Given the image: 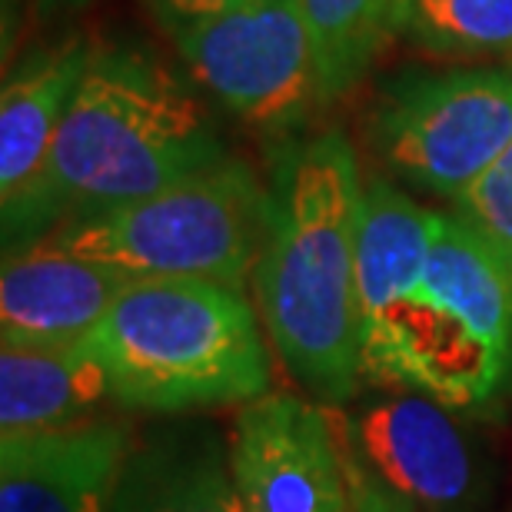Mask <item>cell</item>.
<instances>
[{"mask_svg": "<svg viewBox=\"0 0 512 512\" xmlns=\"http://www.w3.org/2000/svg\"><path fill=\"white\" fill-rule=\"evenodd\" d=\"M363 200L360 163L343 133L286 147L266 190L256 306L286 370L326 406H346L363 383Z\"/></svg>", "mask_w": 512, "mask_h": 512, "instance_id": "obj_1", "label": "cell"}, {"mask_svg": "<svg viewBox=\"0 0 512 512\" xmlns=\"http://www.w3.org/2000/svg\"><path fill=\"white\" fill-rule=\"evenodd\" d=\"M220 160L227 150L207 107L167 64L127 44L90 47L54 153L57 227L143 200Z\"/></svg>", "mask_w": 512, "mask_h": 512, "instance_id": "obj_2", "label": "cell"}, {"mask_svg": "<svg viewBox=\"0 0 512 512\" xmlns=\"http://www.w3.org/2000/svg\"><path fill=\"white\" fill-rule=\"evenodd\" d=\"M260 313L247 293L190 276L130 280L87 336L110 399L137 413L253 403L270 393Z\"/></svg>", "mask_w": 512, "mask_h": 512, "instance_id": "obj_3", "label": "cell"}, {"mask_svg": "<svg viewBox=\"0 0 512 512\" xmlns=\"http://www.w3.org/2000/svg\"><path fill=\"white\" fill-rule=\"evenodd\" d=\"M263 233L266 190L227 157L143 200L64 220L47 240L133 280L190 276L243 290Z\"/></svg>", "mask_w": 512, "mask_h": 512, "instance_id": "obj_4", "label": "cell"}, {"mask_svg": "<svg viewBox=\"0 0 512 512\" xmlns=\"http://www.w3.org/2000/svg\"><path fill=\"white\" fill-rule=\"evenodd\" d=\"M509 376L512 263L443 213L389 389H416L463 413L493 403Z\"/></svg>", "mask_w": 512, "mask_h": 512, "instance_id": "obj_5", "label": "cell"}, {"mask_svg": "<svg viewBox=\"0 0 512 512\" xmlns=\"http://www.w3.org/2000/svg\"><path fill=\"white\" fill-rule=\"evenodd\" d=\"M370 140L399 180L453 203L512 143V74L499 67L399 74L376 100Z\"/></svg>", "mask_w": 512, "mask_h": 512, "instance_id": "obj_6", "label": "cell"}, {"mask_svg": "<svg viewBox=\"0 0 512 512\" xmlns=\"http://www.w3.org/2000/svg\"><path fill=\"white\" fill-rule=\"evenodd\" d=\"M170 34L193 84L250 127H296L330 100L320 47L296 0H247Z\"/></svg>", "mask_w": 512, "mask_h": 512, "instance_id": "obj_7", "label": "cell"}, {"mask_svg": "<svg viewBox=\"0 0 512 512\" xmlns=\"http://www.w3.org/2000/svg\"><path fill=\"white\" fill-rule=\"evenodd\" d=\"M439 399L376 386L336 406L343 456L413 512H486L493 476L479 436Z\"/></svg>", "mask_w": 512, "mask_h": 512, "instance_id": "obj_8", "label": "cell"}, {"mask_svg": "<svg viewBox=\"0 0 512 512\" xmlns=\"http://www.w3.org/2000/svg\"><path fill=\"white\" fill-rule=\"evenodd\" d=\"M243 512H353L333 416L293 393L243 403L230 436Z\"/></svg>", "mask_w": 512, "mask_h": 512, "instance_id": "obj_9", "label": "cell"}, {"mask_svg": "<svg viewBox=\"0 0 512 512\" xmlns=\"http://www.w3.org/2000/svg\"><path fill=\"white\" fill-rule=\"evenodd\" d=\"M90 47L70 37L37 50L4 80L0 94V210L4 253L54 233V153Z\"/></svg>", "mask_w": 512, "mask_h": 512, "instance_id": "obj_10", "label": "cell"}, {"mask_svg": "<svg viewBox=\"0 0 512 512\" xmlns=\"http://www.w3.org/2000/svg\"><path fill=\"white\" fill-rule=\"evenodd\" d=\"M443 213L416 203L386 180L366 183L360 223V323H363V380L393 383V366L406 320L426 280L429 253Z\"/></svg>", "mask_w": 512, "mask_h": 512, "instance_id": "obj_11", "label": "cell"}, {"mask_svg": "<svg viewBox=\"0 0 512 512\" xmlns=\"http://www.w3.org/2000/svg\"><path fill=\"white\" fill-rule=\"evenodd\" d=\"M133 446L114 419L0 439V512H107Z\"/></svg>", "mask_w": 512, "mask_h": 512, "instance_id": "obj_12", "label": "cell"}, {"mask_svg": "<svg viewBox=\"0 0 512 512\" xmlns=\"http://www.w3.org/2000/svg\"><path fill=\"white\" fill-rule=\"evenodd\" d=\"M130 280L117 266L77 256L47 237L4 253L0 340L30 346L87 340Z\"/></svg>", "mask_w": 512, "mask_h": 512, "instance_id": "obj_13", "label": "cell"}, {"mask_svg": "<svg viewBox=\"0 0 512 512\" xmlns=\"http://www.w3.org/2000/svg\"><path fill=\"white\" fill-rule=\"evenodd\" d=\"M107 512H243L230 443L200 423L133 436Z\"/></svg>", "mask_w": 512, "mask_h": 512, "instance_id": "obj_14", "label": "cell"}, {"mask_svg": "<svg viewBox=\"0 0 512 512\" xmlns=\"http://www.w3.org/2000/svg\"><path fill=\"white\" fill-rule=\"evenodd\" d=\"M104 399L110 383L90 340L0 350V439L90 423Z\"/></svg>", "mask_w": 512, "mask_h": 512, "instance_id": "obj_15", "label": "cell"}, {"mask_svg": "<svg viewBox=\"0 0 512 512\" xmlns=\"http://www.w3.org/2000/svg\"><path fill=\"white\" fill-rule=\"evenodd\" d=\"M320 47L330 100L366 74L386 40L403 30L406 0H296Z\"/></svg>", "mask_w": 512, "mask_h": 512, "instance_id": "obj_16", "label": "cell"}, {"mask_svg": "<svg viewBox=\"0 0 512 512\" xmlns=\"http://www.w3.org/2000/svg\"><path fill=\"white\" fill-rule=\"evenodd\" d=\"M403 34L446 57L512 50V0H406Z\"/></svg>", "mask_w": 512, "mask_h": 512, "instance_id": "obj_17", "label": "cell"}, {"mask_svg": "<svg viewBox=\"0 0 512 512\" xmlns=\"http://www.w3.org/2000/svg\"><path fill=\"white\" fill-rule=\"evenodd\" d=\"M453 213L512 263V143L453 200Z\"/></svg>", "mask_w": 512, "mask_h": 512, "instance_id": "obj_18", "label": "cell"}, {"mask_svg": "<svg viewBox=\"0 0 512 512\" xmlns=\"http://www.w3.org/2000/svg\"><path fill=\"white\" fill-rule=\"evenodd\" d=\"M343 463H346V479H350L353 512H413L403 499L393 496L389 489H383L370 473H363V469L350 463L346 456H343Z\"/></svg>", "mask_w": 512, "mask_h": 512, "instance_id": "obj_19", "label": "cell"}, {"mask_svg": "<svg viewBox=\"0 0 512 512\" xmlns=\"http://www.w3.org/2000/svg\"><path fill=\"white\" fill-rule=\"evenodd\" d=\"M150 4L160 14L163 24L173 30L180 24H193V20L223 14V10H233V7L247 4V0H150Z\"/></svg>", "mask_w": 512, "mask_h": 512, "instance_id": "obj_20", "label": "cell"}, {"mask_svg": "<svg viewBox=\"0 0 512 512\" xmlns=\"http://www.w3.org/2000/svg\"><path fill=\"white\" fill-rule=\"evenodd\" d=\"M44 7H77V4H84V0H40Z\"/></svg>", "mask_w": 512, "mask_h": 512, "instance_id": "obj_21", "label": "cell"}]
</instances>
